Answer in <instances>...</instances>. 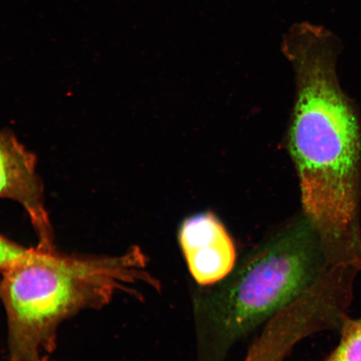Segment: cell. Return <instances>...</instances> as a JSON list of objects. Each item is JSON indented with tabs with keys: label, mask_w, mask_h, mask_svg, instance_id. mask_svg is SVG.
I'll use <instances>...</instances> for the list:
<instances>
[{
	"label": "cell",
	"mask_w": 361,
	"mask_h": 361,
	"mask_svg": "<svg viewBox=\"0 0 361 361\" xmlns=\"http://www.w3.org/2000/svg\"><path fill=\"white\" fill-rule=\"evenodd\" d=\"M178 240L194 281L211 286L235 268L236 250L227 229L215 215L202 213L185 219Z\"/></svg>",
	"instance_id": "5b68a950"
},
{
	"label": "cell",
	"mask_w": 361,
	"mask_h": 361,
	"mask_svg": "<svg viewBox=\"0 0 361 361\" xmlns=\"http://www.w3.org/2000/svg\"><path fill=\"white\" fill-rule=\"evenodd\" d=\"M338 344L323 361H361V316L342 319Z\"/></svg>",
	"instance_id": "52a82bcc"
},
{
	"label": "cell",
	"mask_w": 361,
	"mask_h": 361,
	"mask_svg": "<svg viewBox=\"0 0 361 361\" xmlns=\"http://www.w3.org/2000/svg\"><path fill=\"white\" fill-rule=\"evenodd\" d=\"M298 343L299 337L290 324L273 320L266 324L245 361H284Z\"/></svg>",
	"instance_id": "8992f818"
},
{
	"label": "cell",
	"mask_w": 361,
	"mask_h": 361,
	"mask_svg": "<svg viewBox=\"0 0 361 361\" xmlns=\"http://www.w3.org/2000/svg\"><path fill=\"white\" fill-rule=\"evenodd\" d=\"M141 248L116 256L66 255L38 247L0 274L10 361H52L66 319L108 305L134 286L157 288Z\"/></svg>",
	"instance_id": "7a4b0ae2"
},
{
	"label": "cell",
	"mask_w": 361,
	"mask_h": 361,
	"mask_svg": "<svg viewBox=\"0 0 361 361\" xmlns=\"http://www.w3.org/2000/svg\"><path fill=\"white\" fill-rule=\"evenodd\" d=\"M0 198L20 203L37 234V247L44 250H55L42 187L36 173L35 156L15 135L6 132H0Z\"/></svg>",
	"instance_id": "277c9868"
},
{
	"label": "cell",
	"mask_w": 361,
	"mask_h": 361,
	"mask_svg": "<svg viewBox=\"0 0 361 361\" xmlns=\"http://www.w3.org/2000/svg\"><path fill=\"white\" fill-rule=\"evenodd\" d=\"M32 248L23 247L0 234V274L4 270L24 258Z\"/></svg>",
	"instance_id": "ba28073f"
},
{
	"label": "cell",
	"mask_w": 361,
	"mask_h": 361,
	"mask_svg": "<svg viewBox=\"0 0 361 361\" xmlns=\"http://www.w3.org/2000/svg\"><path fill=\"white\" fill-rule=\"evenodd\" d=\"M297 75L290 147L299 174L304 216L329 265L361 274V132L337 76L338 36L322 25H293L284 39Z\"/></svg>",
	"instance_id": "6da1fadb"
},
{
	"label": "cell",
	"mask_w": 361,
	"mask_h": 361,
	"mask_svg": "<svg viewBox=\"0 0 361 361\" xmlns=\"http://www.w3.org/2000/svg\"><path fill=\"white\" fill-rule=\"evenodd\" d=\"M331 268L303 215L255 248L194 306L200 355L221 356L310 290Z\"/></svg>",
	"instance_id": "3957f363"
}]
</instances>
